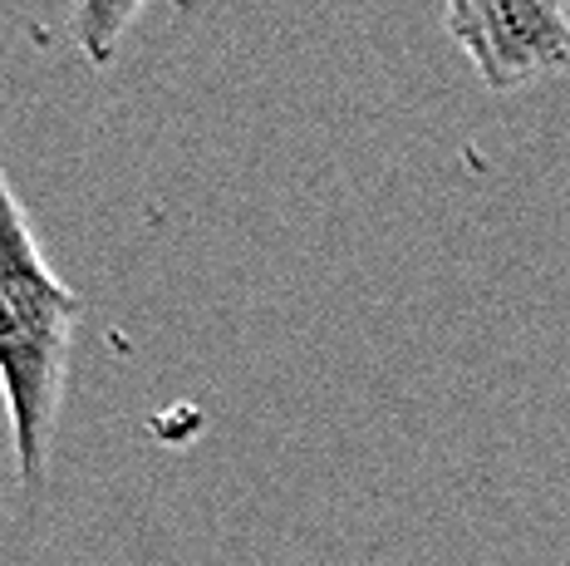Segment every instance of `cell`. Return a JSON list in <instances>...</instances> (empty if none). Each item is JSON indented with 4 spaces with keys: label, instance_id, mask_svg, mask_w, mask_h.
<instances>
[{
    "label": "cell",
    "instance_id": "obj_2",
    "mask_svg": "<svg viewBox=\"0 0 570 566\" xmlns=\"http://www.w3.org/2000/svg\"><path fill=\"white\" fill-rule=\"evenodd\" d=\"M443 16L492 94L570 69V0H443Z\"/></svg>",
    "mask_w": 570,
    "mask_h": 566
},
{
    "label": "cell",
    "instance_id": "obj_3",
    "mask_svg": "<svg viewBox=\"0 0 570 566\" xmlns=\"http://www.w3.org/2000/svg\"><path fill=\"white\" fill-rule=\"evenodd\" d=\"M142 6H148V0H75L69 30H75L79 50H85L94 65H109Z\"/></svg>",
    "mask_w": 570,
    "mask_h": 566
},
{
    "label": "cell",
    "instance_id": "obj_1",
    "mask_svg": "<svg viewBox=\"0 0 570 566\" xmlns=\"http://www.w3.org/2000/svg\"><path fill=\"white\" fill-rule=\"evenodd\" d=\"M79 315L85 301L50 271L0 168V394L10 414L16 474L30 492H40L50 474V433Z\"/></svg>",
    "mask_w": 570,
    "mask_h": 566
}]
</instances>
